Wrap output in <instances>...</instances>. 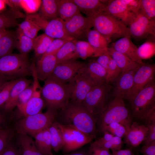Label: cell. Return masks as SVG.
Segmentation results:
<instances>
[{"label":"cell","mask_w":155,"mask_h":155,"mask_svg":"<svg viewBox=\"0 0 155 155\" xmlns=\"http://www.w3.org/2000/svg\"><path fill=\"white\" fill-rule=\"evenodd\" d=\"M59 117V123L72 126L96 137L97 120L82 105L75 104L69 102L61 109Z\"/></svg>","instance_id":"6da1fadb"},{"label":"cell","mask_w":155,"mask_h":155,"mask_svg":"<svg viewBox=\"0 0 155 155\" xmlns=\"http://www.w3.org/2000/svg\"><path fill=\"white\" fill-rule=\"evenodd\" d=\"M33 63L27 56L10 54L0 58V80L9 82L32 75Z\"/></svg>","instance_id":"7a4b0ae2"},{"label":"cell","mask_w":155,"mask_h":155,"mask_svg":"<svg viewBox=\"0 0 155 155\" xmlns=\"http://www.w3.org/2000/svg\"><path fill=\"white\" fill-rule=\"evenodd\" d=\"M124 99L120 96H114L106 104L97 119V132H100L104 126L114 122L120 123L127 130L129 129L132 122Z\"/></svg>","instance_id":"3957f363"},{"label":"cell","mask_w":155,"mask_h":155,"mask_svg":"<svg viewBox=\"0 0 155 155\" xmlns=\"http://www.w3.org/2000/svg\"><path fill=\"white\" fill-rule=\"evenodd\" d=\"M93 27L107 40L127 37L131 38L128 28L122 22L104 11L91 18Z\"/></svg>","instance_id":"277c9868"},{"label":"cell","mask_w":155,"mask_h":155,"mask_svg":"<svg viewBox=\"0 0 155 155\" xmlns=\"http://www.w3.org/2000/svg\"><path fill=\"white\" fill-rule=\"evenodd\" d=\"M131 113L137 120L146 123L155 112V84L150 82L131 100Z\"/></svg>","instance_id":"5b68a950"},{"label":"cell","mask_w":155,"mask_h":155,"mask_svg":"<svg viewBox=\"0 0 155 155\" xmlns=\"http://www.w3.org/2000/svg\"><path fill=\"white\" fill-rule=\"evenodd\" d=\"M57 111L47 109L45 113L24 117L17 122L14 130L17 134L34 137L37 133L49 129L55 121Z\"/></svg>","instance_id":"8992f818"},{"label":"cell","mask_w":155,"mask_h":155,"mask_svg":"<svg viewBox=\"0 0 155 155\" xmlns=\"http://www.w3.org/2000/svg\"><path fill=\"white\" fill-rule=\"evenodd\" d=\"M41 93L48 109L57 111L64 107L69 101L68 84L50 77L45 80Z\"/></svg>","instance_id":"52a82bcc"},{"label":"cell","mask_w":155,"mask_h":155,"mask_svg":"<svg viewBox=\"0 0 155 155\" xmlns=\"http://www.w3.org/2000/svg\"><path fill=\"white\" fill-rule=\"evenodd\" d=\"M124 24L129 26L130 36L135 39H142L149 36L155 37V20L148 18L140 10L130 12Z\"/></svg>","instance_id":"ba28073f"},{"label":"cell","mask_w":155,"mask_h":155,"mask_svg":"<svg viewBox=\"0 0 155 155\" xmlns=\"http://www.w3.org/2000/svg\"><path fill=\"white\" fill-rule=\"evenodd\" d=\"M84 67L68 84L69 92V102L75 104L81 105L88 92L96 85L86 73Z\"/></svg>","instance_id":"9c48e42d"},{"label":"cell","mask_w":155,"mask_h":155,"mask_svg":"<svg viewBox=\"0 0 155 155\" xmlns=\"http://www.w3.org/2000/svg\"><path fill=\"white\" fill-rule=\"evenodd\" d=\"M108 90V83L106 82L94 86L88 92L81 104L96 120L106 104Z\"/></svg>","instance_id":"30bf717a"},{"label":"cell","mask_w":155,"mask_h":155,"mask_svg":"<svg viewBox=\"0 0 155 155\" xmlns=\"http://www.w3.org/2000/svg\"><path fill=\"white\" fill-rule=\"evenodd\" d=\"M58 123L64 139V144L62 149L65 152L76 150L90 143L95 137L72 126Z\"/></svg>","instance_id":"8fae6325"},{"label":"cell","mask_w":155,"mask_h":155,"mask_svg":"<svg viewBox=\"0 0 155 155\" xmlns=\"http://www.w3.org/2000/svg\"><path fill=\"white\" fill-rule=\"evenodd\" d=\"M26 18L34 22L44 31L45 34L54 39H75L67 33L64 21L60 18L49 21L42 18L38 14H35L27 15Z\"/></svg>","instance_id":"7c38bea8"},{"label":"cell","mask_w":155,"mask_h":155,"mask_svg":"<svg viewBox=\"0 0 155 155\" xmlns=\"http://www.w3.org/2000/svg\"><path fill=\"white\" fill-rule=\"evenodd\" d=\"M155 72L154 64L144 63L141 65L134 75L132 86L125 98L129 101L132 99L150 82L154 80Z\"/></svg>","instance_id":"4fadbf2b"},{"label":"cell","mask_w":155,"mask_h":155,"mask_svg":"<svg viewBox=\"0 0 155 155\" xmlns=\"http://www.w3.org/2000/svg\"><path fill=\"white\" fill-rule=\"evenodd\" d=\"M86 64L75 59L66 60L58 64L48 77L60 82H69Z\"/></svg>","instance_id":"5bb4252c"},{"label":"cell","mask_w":155,"mask_h":155,"mask_svg":"<svg viewBox=\"0 0 155 155\" xmlns=\"http://www.w3.org/2000/svg\"><path fill=\"white\" fill-rule=\"evenodd\" d=\"M64 24L68 34L76 40L86 37L88 32L93 27L90 19L84 16L80 12L64 21Z\"/></svg>","instance_id":"9a60e30c"},{"label":"cell","mask_w":155,"mask_h":155,"mask_svg":"<svg viewBox=\"0 0 155 155\" xmlns=\"http://www.w3.org/2000/svg\"><path fill=\"white\" fill-rule=\"evenodd\" d=\"M56 52L44 54L38 61L35 68L38 80H45L58 64Z\"/></svg>","instance_id":"2e32d148"},{"label":"cell","mask_w":155,"mask_h":155,"mask_svg":"<svg viewBox=\"0 0 155 155\" xmlns=\"http://www.w3.org/2000/svg\"><path fill=\"white\" fill-rule=\"evenodd\" d=\"M111 47L141 65L144 63L138 55L137 48L133 43L130 37H125L119 38L112 43Z\"/></svg>","instance_id":"e0dca14e"},{"label":"cell","mask_w":155,"mask_h":155,"mask_svg":"<svg viewBox=\"0 0 155 155\" xmlns=\"http://www.w3.org/2000/svg\"><path fill=\"white\" fill-rule=\"evenodd\" d=\"M148 127L136 121L132 122L125 136V142L128 145L135 148L140 145L146 137Z\"/></svg>","instance_id":"ac0fdd59"},{"label":"cell","mask_w":155,"mask_h":155,"mask_svg":"<svg viewBox=\"0 0 155 155\" xmlns=\"http://www.w3.org/2000/svg\"><path fill=\"white\" fill-rule=\"evenodd\" d=\"M138 68L121 73L116 80L113 90L114 96H119L125 98L132 86L134 76Z\"/></svg>","instance_id":"d6986e66"},{"label":"cell","mask_w":155,"mask_h":155,"mask_svg":"<svg viewBox=\"0 0 155 155\" xmlns=\"http://www.w3.org/2000/svg\"><path fill=\"white\" fill-rule=\"evenodd\" d=\"M104 2L105 5L104 12L124 24L130 12L125 0H107Z\"/></svg>","instance_id":"ffe728a7"},{"label":"cell","mask_w":155,"mask_h":155,"mask_svg":"<svg viewBox=\"0 0 155 155\" xmlns=\"http://www.w3.org/2000/svg\"><path fill=\"white\" fill-rule=\"evenodd\" d=\"M78 7L80 11L90 18L104 11L105 5L103 1L99 0H72Z\"/></svg>","instance_id":"44dd1931"},{"label":"cell","mask_w":155,"mask_h":155,"mask_svg":"<svg viewBox=\"0 0 155 155\" xmlns=\"http://www.w3.org/2000/svg\"><path fill=\"white\" fill-rule=\"evenodd\" d=\"M17 135L16 144L21 155H44L30 136L22 134H17Z\"/></svg>","instance_id":"7402d4cb"},{"label":"cell","mask_w":155,"mask_h":155,"mask_svg":"<svg viewBox=\"0 0 155 155\" xmlns=\"http://www.w3.org/2000/svg\"><path fill=\"white\" fill-rule=\"evenodd\" d=\"M32 82V80L24 78L19 80L12 89L8 99L3 107L5 112H10L16 106L17 101L20 94L30 86Z\"/></svg>","instance_id":"603a6c76"},{"label":"cell","mask_w":155,"mask_h":155,"mask_svg":"<svg viewBox=\"0 0 155 155\" xmlns=\"http://www.w3.org/2000/svg\"><path fill=\"white\" fill-rule=\"evenodd\" d=\"M88 42L94 50V56L98 57L107 53L108 42L106 39L95 30H90L86 36Z\"/></svg>","instance_id":"cb8c5ba5"},{"label":"cell","mask_w":155,"mask_h":155,"mask_svg":"<svg viewBox=\"0 0 155 155\" xmlns=\"http://www.w3.org/2000/svg\"><path fill=\"white\" fill-rule=\"evenodd\" d=\"M108 51L111 57L121 70L122 73L138 68L142 65L111 47L108 48Z\"/></svg>","instance_id":"d4e9b609"},{"label":"cell","mask_w":155,"mask_h":155,"mask_svg":"<svg viewBox=\"0 0 155 155\" xmlns=\"http://www.w3.org/2000/svg\"><path fill=\"white\" fill-rule=\"evenodd\" d=\"M84 69L89 78L96 85L106 82L107 71L96 61L86 64Z\"/></svg>","instance_id":"484cf974"},{"label":"cell","mask_w":155,"mask_h":155,"mask_svg":"<svg viewBox=\"0 0 155 155\" xmlns=\"http://www.w3.org/2000/svg\"><path fill=\"white\" fill-rule=\"evenodd\" d=\"M44 105V101L40 97H32L26 103L16 106L19 112L25 117L41 112Z\"/></svg>","instance_id":"4316f807"},{"label":"cell","mask_w":155,"mask_h":155,"mask_svg":"<svg viewBox=\"0 0 155 155\" xmlns=\"http://www.w3.org/2000/svg\"><path fill=\"white\" fill-rule=\"evenodd\" d=\"M59 18L67 20L80 12L79 9L72 0H57Z\"/></svg>","instance_id":"83f0119b"},{"label":"cell","mask_w":155,"mask_h":155,"mask_svg":"<svg viewBox=\"0 0 155 155\" xmlns=\"http://www.w3.org/2000/svg\"><path fill=\"white\" fill-rule=\"evenodd\" d=\"M34 137L37 147L44 155H55L51 151V137L49 129L38 133Z\"/></svg>","instance_id":"f1b7e54d"},{"label":"cell","mask_w":155,"mask_h":155,"mask_svg":"<svg viewBox=\"0 0 155 155\" xmlns=\"http://www.w3.org/2000/svg\"><path fill=\"white\" fill-rule=\"evenodd\" d=\"M76 40L69 41L65 44L55 53L58 64L61 62L70 59H75L78 57L76 51Z\"/></svg>","instance_id":"f546056e"},{"label":"cell","mask_w":155,"mask_h":155,"mask_svg":"<svg viewBox=\"0 0 155 155\" xmlns=\"http://www.w3.org/2000/svg\"><path fill=\"white\" fill-rule=\"evenodd\" d=\"M38 14L42 18L50 20L59 18L57 0L42 1Z\"/></svg>","instance_id":"4dcf8cb0"},{"label":"cell","mask_w":155,"mask_h":155,"mask_svg":"<svg viewBox=\"0 0 155 155\" xmlns=\"http://www.w3.org/2000/svg\"><path fill=\"white\" fill-rule=\"evenodd\" d=\"M49 129L51 137L52 148L57 152L62 149L64 144L63 135L58 122L55 121Z\"/></svg>","instance_id":"1f68e13d"},{"label":"cell","mask_w":155,"mask_h":155,"mask_svg":"<svg viewBox=\"0 0 155 155\" xmlns=\"http://www.w3.org/2000/svg\"><path fill=\"white\" fill-rule=\"evenodd\" d=\"M16 40L14 34L9 31L0 38V58L11 54Z\"/></svg>","instance_id":"d6a6232c"},{"label":"cell","mask_w":155,"mask_h":155,"mask_svg":"<svg viewBox=\"0 0 155 155\" xmlns=\"http://www.w3.org/2000/svg\"><path fill=\"white\" fill-rule=\"evenodd\" d=\"M54 40L45 33L36 36L34 41L33 49L35 56L38 57L44 54Z\"/></svg>","instance_id":"836d02e7"},{"label":"cell","mask_w":155,"mask_h":155,"mask_svg":"<svg viewBox=\"0 0 155 155\" xmlns=\"http://www.w3.org/2000/svg\"><path fill=\"white\" fill-rule=\"evenodd\" d=\"M17 37L18 40L16 46L20 54L27 56L28 54L33 49L34 39L18 31H17Z\"/></svg>","instance_id":"e575fe53"},{"label":"cell","mask_w":155,"mask_h":155,"mask_svg":"<svg viewBox=\"0 0 155 155\" xmlns=\"http://www.w3.org/2000/svg\"><path fill=\"white\" fill-rule=\"evenodd\" d=\"M40 28L32 21L27 18L19 25L17 31L22 32L25 35L33 39L37 36Z\"/></svg>","instance_id":"d590c367"},{"label":"cell","mask_w":155,"mask_h":155,"mask_svg":"<svg viewBox=\"0 0 155 155\" xmlns=\"http://www.w3.org/2000/svg\"><path fill=\"white\" fill-rule=\"evenodd\" d=\"M75 48L78 57L83 59L93 56L94 53V49L88 42L76 40Z\"/></svg>","instance_id":"8d00e7d4"},{"label":"cell","mask_w":155,"mask_h":155,"mask_svg":"<svg viewBox=\"0 0 155 155\" xmlns=\"http://www.w3.org/2000/svg\"><path fill=\"white\" fill-rule=\"evenodd\" d=\"M126 128L120 123L114 122L111 123L103 127L100 132L106 131L114 136H116L122 138L125 137L127 131Z\"/></svg>","instance_id":"74e56055"},{"label":"cell","mask_w":155,"mask_h":155,"mask_svg":"<svg viewBox=\"0 0 155 155\" xmlns=\"http://www.w3.org/2000/svg\"><path fill=\"white\" fill-rule=\"evenodd\" d=\"M139 10L149 19L155 20V0H140Z\"/></svg>","instance_id":"f35d334b"},{"label":"cell","mask_w":155,"mask_h":155,"mask_svg":"<svg viewBox=\"0 0 155 155\" xmlns=\"http://www.w3.org/2000/svg\"><path fill=\"white\" fill-rule=\"evenodd\" d=\"M14 134L11 128L6 127L0 129V154L11 142Z\"/></svg>","instance_id":"ab89813d"},{"label":"cell","mask_w":155,"mask_h":155,"mask_svg":"<svg viewBox=\"0 0 155 155\" xmlns=\"http://www.w3.org/2000/svg\"><path fill=\"white\" fill-rule=\"evenodd\" d=\"M155 48L154 42L147 41L137 48L138 53L142 59L148 58L154 54Z\"/></svg>","instance_id":"60d3db41"},{"label":"cell","mask_w":155,"mask_h":155,"mask_svg":"<svg viewBox=\"0 0 155 155\" xmlns=\"http://www.w3.org/2000/svg\"><path fill=\"white\" fill-rule=\"evenodd\" d=\"M107 71L106 82L108 83L116 80L122 73L121 70L111 57Z\"/></svg>","instance_id":"b9f144b4"},{"label":"cell","mask_w":155,"mask_h":155,"mask_svg":"<svg viewBox=\"0 0 155 155\" xmlns=\"http://www.w3.org/2000/svg\"><path fill=\"white\" fill-rule=\"evenodd\" d=\"M19 79L7 82L0 90V108L4 105L9 97L12 89Z\"/></svg>","instance_id":"7bdbcfd3"},{"label":"cell","mask_w":155,"mask_h":155,"mask_svg":"<svg viewBox=\"0 0 155 155\" xmlns=\"http://www.w3.org/2000/svg\"><path fill=\"white\" fill-rule=\"evenodd\" d=\"M41 2L40 0H21L20 5L27 13H33L38 10Z\"/></svg>","instance_id":"ee69618b"},{"label":"cell","mask_w":155,"mask_h":155,"mask_svg":"<svg viewBox=\"0 0 155 155\" xmlns=\"http://www.w3.org/2000/svg\"><path fill=\"white\" fill-rule=\"evenodd\" d=\"M123 144V141L121 138L114 136L110 140L101 144L97 145L109 150L110 149L113 152L121 149Z\"/></svg>","instance_id":"f6af8a7d"},{"label":"cell","mask_w":155,"mask_h":155,"mask_svg":"<svg viewBox=\"0 0 155 155\" xmlns=\"http://www.w3.org/2000/svg\"><path fill=\"white\" fill-rule=\"evenodd\" d=\"M18 25L15 17L9 14H0V29L15 26Z\"/></svg>","instance_id":"bcb514c9"},{"label":"cell","mask_w":155,"mask_h":155,"mask_svg":"<svg viewBox=\"0 0 155 155\" xmlns=\"http://www.w3.org/2000/svg\"><path fill=\"white\" fill-rule=\"evenodd\" d=\"M34 81L32 86L33 94L32 97L40 98L42 88L40 86L38 82L36 69L35 65L33 63L32 74Z\"/></svg>","instance_id":"7dc6e473"},{"label":"cell","mask_w":155,"mask_h":155,"mask_svg":"<svg viewBox=\"0 0 155 155\" xmlns=\"http://www.w3.org/2000/svg\"><path fill=\"white\" fill-rule=\"evenodd\" d=\"M75 39L57 38L54 40L44 54L56 52L67 42Z\"/></svg>","instance_id":"c3c4849f"},{"label":"cell","mask_w":155,"mask_h":155,"mask_svg":"<svg viewBox=\"0 0 155 155\" xmlns=\"http://www.w3.org/2000/svg\"><path fill=\"white\" fill-rule=\"evenodd\" d=\"M32 94V86L30 85L20 94L17 101L16 106L26 103L31 98Z\"/></svg>","instance_id":"681fc988"},{"label":"cell","mask_w":155,"mask_h":155,"mask_svg":"<svg viewBox=\"0 0 155 155\" xmlns=\"http://www.w3.org/2000/svg\"><path fill=\"white\" fill-rule=\"evenodd\" d=\"M88 153L89 155H112L109 150L98 146L94 142L91 144Z\"/></svg>","instance_id":"f907efd6"},{"label":"cell","mask_w":155,"mask_h":155,"mask_svg":"<svg viewBox=\"0 0 155 155\" xmlns=\"http://www.w3.org/2000/svg\"><path fill=\"white\" fill-rule=\"evenodd\" d=\"M148 128L147 136L143 142L144 145L149 144L155 141V121L145 125Z\"/></svg>","instance_id":"816d5d0a"},{"label":"cell","mask_w":155,"mask_h":155,"mask_svg":"<svg viewBox=\"0 0 155 155\" xmlns=\"http://www.w3.org/2000/svg\"><path fill=\"white\" fill-rule=\"evenodd\" d=\"M10 142L0 155H21L20 152L16 144Z\"/></svg>","instance_id":"f5cc1de1"},{"label":"cell","mask_w":155,"mask_h":155,"mask_svg":"<svg viewBox=\"0 0 155 155\" xmlns=\"http://www.w3.org/2000/svg\"><path fill=\"white\" fill-rule=\"evenodd\" d=\"M140 152L143 155H155V141L144 145L141 148Z\"/></svg>","instance_id":"db71d44e"},{"label":"cell","mask_w":155,"mask_h":155,"mask_svg":"<svg viewBox=\"0 0 155 155\" xmlns=\"http://www.w3.org/2000/svg\"><path fill=\"white\" fill-rule=\"evenodd\" d=\"M98 57L96 61L107 71L109 63L111 58L108 52L102 54Z\"/></svg>","instance_id":"11a10c76"},{"label":"cell","mask_w":155,"mask_h":155,"mask_svg":"<svg viewBox=\"0 0 155 155\" xmlns=\"http://www.w3.org/2000/svg\"><path fill=\"white\" fill-rule=\"evenodd\" d=\"M129 11L135 12L140 9V0H124Z\"/></svg>","instance_id":"9f6ffc18"},{"label":"cell","mask_w":155,"mask_h":155,"mask_svg":"<svg viewBox=\"0 0 155 155\" xmlns=\"http://www.w3.org/2000/svg\"><path fill=\"white\" fill-rule=\"evenodd\" d=\"M103 133V136L95 140L94 142L97 145H100L111 140L114 136L108 132L105 131Z\"/></svg>","instance_id":"6f0895ef"},{"label":"cell","mask_w":155,"mask_h":155,"mask_svg":"<svg viewBox=\"0 0 155 155\" xmlns=\"http://www.w3.org/2000/svg\"><path fill=\"white\" fill-rule=\"evenodd\" d=\"M112 155H133V154L130 149H121L113 151Z\"/></svg>","instance_id":"680465c9"},{"label":"cell","mask_w":155,"mask_h":155,"mask_svg":"<svg viewBox=\"0 0 155 155\" xmlns=\"http://www.w3.org/2000/svg\"><path fill=\"white\" fill-rule=\"evenodd\" d=\"M64 155H89V154L88 152H87L84 150H81Z\"/></svg>","instance_id":"91938a15"},{"label":"cell","mask_w":155,"mask_h":155,"mask_svg":"<svg viewBox=\"0 0 155 155\" xmlns=\"http://www.w3.org/2000/svg\"><path fill=\"white\" fill-rule=\"evenodd\" d=\"M6 121V117L3 114L0 113V129L6 127H4Z\"/></svg>","instance_id":"94428289"},{"label":"cell","mask_w":155,"mask_h":155,"mask_svg":"<svg viewBox=\"0 0 155 155\" xmlns=\"http://www.w3.org/2000/svg\"><path fill=\"white\" fill-rule=\"evenodd\" d=\"M6 4L5 0H0V11L4 9Z\"/></svg>","instance_id":"6125c7cd"},{"label":"cell","mask_w":155,"mask_h":155,"mask_svg":"<svg viewBox=\"0 0 155 155\" xmlns=\"http://www.w3.org/2000/svg\"><path fill=\"white\" fill-rule=\"evenodd\" d=\"M8 32L6 29H0V38Z\"/></svg>","instance_id":"be15d7a7"},{"label":"cell","mask_w":155,"mask_h":155,"mask_svg":"<svg viewBox=\"0 0 155 155\" xmlns=\"http://www.w3.org/2000/svg\"><path fill=\"white\" fill-rule=\"evenodd\" d=\"M8 82H6L0 80V90L5 85L6 83Z\"/></svg>","instance_id":"e7e4bbea"}]
</instances>
